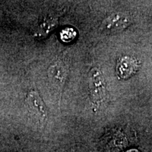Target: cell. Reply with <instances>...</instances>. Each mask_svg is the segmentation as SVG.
Wrapping results in <instances>:
<instances>
[{
  "instance_id": "obj_1",
  "label": "cell",
  "mask_w": 152,
  "mask_h": 152,
  "mask_svg": "<svg viewBox=\"0 0 152 152\" xmlns=\"http://www.w3.org/2000/svg\"><path fill=\"white\" fill-rule=\"evenodd\" d=\"M89 87L93 104L100 106L107 99V89L105 79L99 68L94 67L89 74Z\"/></svg>"
},
{
  "instance_id": "obj_2",
  "label": "cell",
  "mask_w": 152,
  "mask_h": 152,
  "mask_svg": "<svg viewBox=\"0 0 152 152\" xmlns=\"http://www.w3.org/2000/svg\"><path fill=\"white\" fill-rule=\"evenodd\" d=\"M132 23V18L126 13L117 12L110 14L101 25L100 30L106 35H115L123 31Z\"/></svg>"
},
{
  "instance_id": "obj_3",
  "label": "cell",
  "mask_w": 152,
  "mask_h": 152,
  "mask_svg": "<svg viewBox=\"0 0 152 152\" xmlns=\"http://www.w3.org/2000/svg\"><path fill=\"white\" fill-rule=\"evenodd\" d=\"M28 107L32 114L38 120L44 121L48 115V110L45 102L35 91H30L26 97Z\"/></svg>"
},
{
  "instance_id": "obj_4",
  "label": "cell",
  "mask_w": 152,
  "mask_h": 152,
  "mask_svg": "<svg viewBox=\"0 0 152 152\" xmlns=\"http://www.w3.org/2000/svg\"><path fill=\"white\" fill-rule=\"evenodd\" d=\"M138 69L137 62L130 57H123L119 60L116 68L117 74L121 78L128 79Z\"/></svg>"
},
{
  "instance_id": "obj_5",
  "label": "cell",
  "mask_w": 152,
  "mask_h": 152,
  "mask_svg": "<svg viewBox=\"0 0 152 152\" xmlns=\"http://www.w3.org/2000/svg\"><path fill=\"white\" fill-rule=\"evenodd\" d=\"M58 24V20L55 18H44L38 24L36 28L34 36L37 38L46 37L50 34L52 30L57 27Z\"/></svg>"
},
{
  "instance_id": "obj_6",
  "label": "cell",
  "mask_w": 152,
  "mask_h": 152,
  "mask_svg": "<svg viewBox=\"0 0 152 152\" xmlns=\"http://www.w3.org/2000/svg\"><path fill=\"white\" fill-rule=\"evenodd\" d=\"M49 78L54 83V84L59 85L64 83L65 80L66 68L64 64L60 63L52 65L49 69Z\"/></svg>"
},
{
  "instance_id": "obj_7",
  "label": "cell",
  "mask_w": 152,
  "mask_h": 152,
  "mask_svg": "<svg viewBox=\"0 0 152 152\" xmlns=\"http://www.w3.org/2000/svg\"><path fill=\"white\" fill-rule=\"evenodd\" d=\"M76 32L75 30L71 28H66L64 29L61 33V39L62 41L68 42H71L73 39H75L76 36Z\"/></svg>"
}]
</instances>
